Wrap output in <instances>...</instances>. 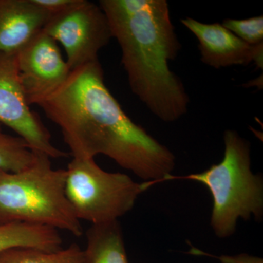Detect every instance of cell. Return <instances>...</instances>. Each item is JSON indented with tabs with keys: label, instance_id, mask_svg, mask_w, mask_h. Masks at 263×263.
<instances>
[{
	"label": "cell",
	"instance_id": "2",
	"mask_svg": "<svg viewBox=\"0 0 263 263\" xmlns=\"http://www.w3.org/2000/svg\"><path fill=\"white\" fill-rule=\"evenodd\" d=\"M112 37L122 49V64L132 91L165 122L186 114L190 98L170 70L181 49L166 0H101Z\"/></svg>",
	"mask_w": 263,
	"mask_h": 263
},
{
	"label": "cell",
	"instance_id": "17",
	"mask_svg": "<svg viewBox=\"0 0 263 263\" xmlns=\"http://www.w3.org/2000/svg\"><path fill=\"white\" fill-rule=\"evenodd\" d=\"M221 263H262V259L259 257H252L247 254H240L238 256H222L218 257Z\"/></svg>",
	"mask_w": 263,
	"mask_h": 263
},
{
	"label": "cell",
	"instance_id": "8",
	"mask_svg": "<svg viewBox=\"0 0 263 263\" xmlns=\"http://www.w3.org/2000/svg\"><path fill=\"white\" fill-rule=\"evenodd\" d=\"M29 105H39L67 80L71 70L58 43L41 31L15 54Z\"/></svg>",
	"mask_w": 263,
	"mask_h": 263
},
{
	"label": "cell",
	"instance_id": "15",
	"mask_svg": "<svg viewBox=\"0 0 263 263\" xmlns=\"http://www.w3.org/2000/svg\"><path fill=\"white\" fill-rule=\"evenodd\" d=\"M221 25L251 46L263 43V15L247 19H226Z\"/></svg>",
	"mask_w": 263,
	"mask_h": 263
},
{
	"label": "cell",
	"instance_id": "6",
	"mask_svg": "<svg viewBox=\"0 0 263 263\" xmlns=\"http://www.w3.org/2000/svg\"><path fill=\"white\" fill-rule=\"evenodd\" d=\"M43 32L65 49L70 70L98 61V53L112 38L108 18L100 5L87 0L48 19Z\"/></svg>",
	"mask_w": 263,
	"mask_h": 263
},
{
	"label": "cell",
	"instance_id": "10",
	"mask_svg": "<svg viewBox=\"0 0 263 263\" xmlns=\"http://www.w3.org/2000/svg\"><path fill=\"white\" fill-rule=\"evenodd\" d=\"M49 18L32 0H0V53L16 54Z\"/></svg>",
	"mask_w": 263,
	"mask_h": 263
},
{
	"label": "cell",
	"instance_id": "16",
	"mask_svg": "<svg viewBox=\"0 0 263 263\" xmlns=\"http://www.w3.org/2000/svg\"><path fill=\"white\" fill-rule=\"evenodd\" d=\"M76 1L77 0H32L36 6L50 17L65 11L75 4Z\"/></svg>",
	"mask_w": 263,
	"mask_h": 263
},
{
	"label": "cell",
	"instance_id": "9",
	"mask_svg": "<svg viewBox=\"0 0 263 263\" xmlns=\"http://www.w3.org/2000/svg\"><path fill=\"white\" fill-rule=\"evenodd\" d=\"M181 22L198 40L202 63L220 69L254 62L262 69L263 43L247 44L220 24H204L192 18Z\"/></svg>",
	"mask_w": 263,
	"mask_h": 263
},
{
	"label": "cell",
	"instance_id": "12",
	"mask_svg": "<svg viewBox=\"0 0 263 263\" xmlns=\"http://www.w3.org/2000/svg\"><path fill=\"white\" fill-rule=\"evenodd\" d=\"M58 230L27 223L0 224V252L12 248H34L53 252L61 249Z\"/></svg>",
	"mask_w": 263,
	"mask_h": 263
},
{
	"label": "cell",
	"instance_id": "1",
	"mask_svg": "<svg viewBox=\"0 0 263 263\" xmlns=\"http://www.w3.org/2000/svg\"><path fill=\"white\" fill-rule=\"evenodd\" d=\"M38 106L60 127L72 158L103 155L149 182L171 179L174 154L123 110L105 84L99 60L71 71Z\"/></svg>",
	"mask_w": 263,
	"mask_h": 263
},
{
	"label": "cell",
	"instance_id": "14",
	"mask_svg": "<svg viewBox=\"0 0 263 263\" xmlns=\"http://www.w3.org/2000/svg\"><path fill=\"white\" fill-rule=\"evenodd\" d=\"M36 152L18 136L7 134L0 124V171L18 172L34 162Z\"/></svg>",
	"mask_w": 263,
	"mask_h": 263
},
{
	"label": "cell",
	"instance_id": "11",
	"mask_svg": "<svg viewBox=\"0 0 263 263\" xmlns=\"http://www.w3.org/2000/svg\"><path fill=\"white\" fill-rule=\"evenodd\" d=\"M81 263H128L119 221L92 224L86 233Z\"/></svg>",
	"mask_w": 263,
	"mask_h": 263
},
{
	"label": "cell",
	"instance_id": "4",
	"mask_svg": "<svg viewBox=\"0 0 263 263\" xmlns=\"http://www.w3.org/2000/svg\"><path fill=\"white\" fill-rule=\"evenodd\" d=\"M224 154L219 164L184 179L205 185L213 198L211 226L218 238L231 236L238 219L263 216V181L251 170L250 144L236 131L224 133Z\"/></svg>",
	"mask_w": 263,
	"mask_h": 263
},
{
	"label": "cell",
	"instance_id": "5",
	"mask_svg": "<svg viewBox=\"0 0 263 263\" xmlns=\"http://www.w3.org/2000/svg\"><path fill=\"white\" fill-rule=\"evenodd\" d=\"M66 174V195L76 216L92 224L119 221L154 183H138L127 174L104 171L95 159L72 158Z\"/></svg>",
	"mask_w": 263,
	"mask_h": 263
},
{
	"label": "cell",
	"instance_id": "3",
	"mask_svg": "<svg viewBox=\"0 0 263 263\" xmlns=\"http://www.w3.org/2000/svg\"><path fill=\"white\" fill-rule=\"evenodd\" d=\"M66 170L36 152L34 162L18 172L0 171V224L27 223L83 234L65 193Z\"/></svg>",
	"mask_w": 263,
	"mask_h": 263
},
{
	"label": "cell",
	"instance_id": "13",
	"mask_svg": "<svg viewBox=\"0 0 263 263\" xmlns=\"http://www.w3.org/2000/svg\"><path fill=\"white\" fill-rule=\"evenodd\" d=\"M83 249L77 243L53 252L34 248H12L0 252V263H81Z\"/></svg>",
	"mask_w": 263,
	"mask_h": 263
},
{
	"label": "cell",
	"instance_id": "7",
	"mask_svg": "<svg viewBox=\"0 0 263 263\" xmlns=\"http://www.w3.org/2000/svg\"><path fill=\"white\" fill-rule=\"evenodd\" d=\"M0 124L14 131L33 152L51 159L68 156L53 146L49 131L27 103L15 54L0 53Z\"/></svg>",
	"mask_w": 263,
	"mask_h": 263
}]
</instances>
